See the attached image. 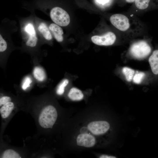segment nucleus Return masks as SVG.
<instances>
[{"label": "nucleus", "mask_w": 158, "mask_h": 158, "mask_svg": "<svg viewBox=\"0 0 158 158\" xmlns=\"http://www.w3.org/2000/svg\"><path fill=\"white\" fill-rule=\"evenodd\" d=\"M110 20L116 29L130 37L140 34L144 28L142 23L133 15L115 14L110 16Z\"/></svg>", "instance_id": "obj_1"}, {"label": "nucleus", "mask_w": 158, "mask_h": 158, "mask_svg": "<svg viewBox=\"0 0 158 158\" xmlns=\"http://www.w3.org/2000/svg\"><path fill=\"white\" fill-rule=\"evenodd\" d=\"M57 117L55 108L51 105L47 106L42 110L38 119L39 124L43 128H52Z\"/></svg>", "instance_id": "obj_2"}, {"label": "nucleus", "mask_w": 158, "mask_h": 158, "mask_svg": "<svg viewBox=\"0 0 158 158\" xmlns=\"http://www.w3.org/2000/svg\"><path fill=\"white\" fill-rule=\"evenodd\" d=\"M151 51V47L145 40H140L134 42L129 49L130 55L133 57L142 59L147 56Z\"/></svg>", "instance_id": "obj_3"}, {"label": "nucleus", "mask_w": 158, "mask_h": 158, "mask_svg": "<svg viewBox=\"0 0 158 158\" xmlns=\"http://www.w3.org/2000/svg\"><path fill=\"white\" fill-rule=\"evenodd\" d=\"M50 16L52 20L60 26H66L70 23L69 14L60 7H56L52 8L50 11Z\"/></svg>", "instance_id": "obj_4"}, {"label": "nucleus", "mask_w": 158, "mask_h": 158, "mask_svg": "<svg viewBox=\"0 0 158 158\" xmlns=\"http://www.w3.org/2000/svg\"><path fill=\"white\" fill-rule=\"evenodd\" d=\"M116 39L115 34L112 32H109L99 36L95 35L91 38L94 44L100 46H109L113 44Z\"/></svg>", "instance_id": "obj_5"}, {"label": "nucleus", "mask_w": 158, "mask_h": 158, "mask_svg": "<svg viewBox=\"0 0 158 158\" xmlns=\"http://www.w3.org/2000/svg\"><path fill=\"white\" fill-rule=\"evenodd\" d=\"M87 128L93 134L100 135L106 133L109 129L110 125L106 121H96L89 123L87 126Z\"/></svg>", "instance_id": "obj_6"}, {"label": "nucleus", "mask_w": 158, "mask_h": 158, "mask_svg": "<svg viewBox=\"0 0 158 158\" xmlns=\"http://www.w3.org/2000/svg\"><path fill=\"white\" fill-rule=\"evenodd\" d=\"M134 7L137 11H146L158 8V0H135Z\"/></svg>", "instance_id": "obj_7"}, {"label": "nucleus", "mask_w": 158, "mask_h": 158, "mask_svg": "<svg viewBox=\"0 0 158 158\" xmlns=\"http://www.w3.org/2000/svg\"><path fill=\"white\" fill-rule=\"evenodd\" d=\"M32 76L34 80L40 85L44 84L47 80L45 70L41 65H35L32 71Z\"/></svg>", "instance_id": "obj_8"}, {"label": "nucleus", "mask_w": 158, "mask_h": 158, "mask_svg": "<svg viewBox=\"0 0 158 158\" xmlns=\"http://www.w3.org/2000/svg\"><path fill=\"white\" fill-rule=\"evenodd\" d=\"M77 145L79 146L90 147L95 144L96 140L94 136L87 133L79 135L76 139Z\"/></svg>", "instance_id": "obj_9"}, {"label": "nucleus", "mask_w": 158, "mask_h": 158, "mask_svg": "<svg viewBox=\"0 0 158 158\" xmlns=\"http://www.w3.org/2000/svg\"><path fill=\"white\" fill-rule=\"evenodd\" d=\"M149 62L152 73L158 75V49L153 52L149 59Z\"/></svg>", "instance_id": "obj_10"}, {"label": "nucleus", "mask_w": 158, "mask_h": 158, "mask_svg": "<svg viewBox=\"0 0 158 158\" xmlns=\"http://www.w3.org/2000/svg\"><path fill=\"white\" fill-rule=\"evenodd\" d=\"M49 28L58 42H61L63 41V32L62 28L59 25L56 24L51 23L49 25Z\"/></svg>", "instance_id": "obj_11"}, {"label": "nucleus", "mask_w": 158, "mask_h": 158, "mask_svg": "<svg viewBox=\"0 0 158 158\" xmlns=\"http://www.w3.org/2000/svg\"><path fill=\"white\" fill-rule=\"evenodd\" d=\"M14 105L11 101L8 102L2 105L0 109V113L3 118L8 117L13 109Z\"/></svg>", "instance_id": "obj_12"}, {"label": "nucleus", "mask_w": 158, "mask_h": 158, "mask_svg": "<svg viewBox=\"0 0 158 158\" xmlns=\"http://www.w3.org/2000/svg\"><path fill=\"white\" fill-rule=\"evenodd\" d=\"M68 97L73 101H79L83 99L84 95L82 91L74 87L71 88L68 94Z\"/></svg>", "instance_id": "obj_13"}, {"label": "nucleus", "mask_w": 158, "mask_h": 158, "mask_svg": "<svg viewBox=\"0 0 158 158\" xmlns=\"http://www.w3.org/2000/svg\"><path fill=\"white\" fill-rule=\"evenodd\" d=\"M34 79L32 76L28 75L25 76L20 84L21 89L24 91H26L33 86Z\"/></svg>", "instance_id": "obj_14"}, {"label": "nucleus", "mask_w": 158, "mask_h": 158, "mask_svg": "<svg viewBox=\"0 0 158 158\" xmlns=\"http://www.w3.org/2000/svg\"><path fill=\"white\" fill-rule=\"evenodd\" d=\"M38 29L46 40H50L52 39V35L45 23H41L39 25Z\"/></svg>", "instance_id": "obj_15"}, {"label": "nucleus", "mask_w": 158, "mask_h": 158, "mask_svg": "<svg viewBox=\"0 0 158 158\" xmlns=\"http://www.w3.org/2000/svg\"><path fill=\"white\" fill-rule=\"evenodd\" d=\"M69 83V80L67 79L62 80L58 85L56 90V94L58 95H63L65 91V87Z\"/></svg>", "instance_id": "obj_16"}, {"label": "nucleus", "mask_w": 158, "mask_h": 158, "mask_svg": "<svg viewBox=\"0 0 158 158\" xmlns=\"http://www.w3.org/2000/svg\"><path fill=\"white\" fill-rule=\"evenodd\" d=\"M122 71L127 80L128 82H130L134 76L135 73L134 70L128 67H124L123 68Z\"/></svg>", "instance_id": "obj_17"}, {"label": "nucleus", "mask_w": 158, "mask_h": 158, "mask_svg": "<svg viewBox=\"0 0 158 158\" xmlns=\"http://www.w3.org/2000/svg\"><path fill=\"white\" fill-rule=\"evenodd\" d=\"M21 157L18 153L11 149L6 150L2 156V158H20Z\"/></svg>", "instance_id": "obj_18"}, {"label": "nucleus", "mask_w": 158, "mask_h": 158, "mask_svg": "<svg viewBox=\"0 0 158 158\" xmlns=\"http://www.w3.org/2000/svg\"><path fill=\"white\" fill-rule=\"evenodd\" d=\"M24 30L28 34L30 37L36 36V33L34 27L31 23H29L25 27Z\"/></svg>", "instance_id": "obj_19"}, {"label": "nucleus", "mask_w": 158, "mask_h": 158, "mask_svg": "<svg viewBox=\"0 0 158 158\" xmlns=\"http://www.w3.org/2000/svg\"><path fill=\"white\" fill-rule=\"evenodd\" d=\"M37 38L36 36L29 37L27 41L26 44V46L32 47H35L37 44Z\"/></svg>", "instance_id": "obj_20"}, {"label": "nucleus", "mask_w": 158, "mask_h": 158, "mask_svg": "<svg viewBox=\"0 0 158 158\" xmlns=\"http://www.w3.org/2000/svg\"><path fill=\"white\" fill-rule=\"evenodd\" d=\"M145 75V74L142 72H137L133 77V82L137 84L140 83Z\"/></svg>", "instance_id": "obj_21"}, {"label": "nucleus", "mask_w": 158, "mask_h": 158, "mask_svg": "<svg viewBox=\"0 0 158 158\" xmlns=\"http://www.w3.org/2000/svg\"><path fill=\"white\" fill-rule=\"evenodd\" d=\"M112 1V0H96L97 5L102 8H105L109 6Z\"/></svg>", "instance_id": "obj_22"}, {"label": "nucleus", "mask_w": 158, "mask_h": 158, "mask_svg": "<svg viewBox=\"0 0 158 158\" xmlns=\"http://www.w3.org/2000/svg\"><path fill=\"white\" fill-rule=\"evenodd\" d=\"M7 47V44L6 41L0 35V52L2 53L6 51Z\"/></svg>", "instance_id": "obj_23"}, {"label": "nucleus", "mask_w": 158, "mask_h": 158, "mask_svg": "<svg viewBox=\"0 0 158 158\" xmlns=\"http://www.w3.org/2000/svg\"><path fill=\"white\" fill-rule=\"evenodd\" d=\"M11 101V99L10 97L8 96H3L0 98V106H2Z\"/></svg>", "instance_id": "obj_24"}, {"label": "nucleus", "mask_w": 158, "mask_h": 158, "mask_svg": "<svg viewBox=\"0 0 158 158\" xmlns=\"http://www.w3.org/2000/svg\"><path fill=\"white\" fill-rule=\"evenodd\" d=\"M100 158H116L114 156H108L106 155H102L99 157Z\"/></svg>", "instance_id": "obj_25"}, {"label": "nucleus", "mask_w": 158, "mask_h": 158, "mask_svg": "<svg viewBox=\"0 0 158 158\" xmlns=\"http://www.w3.org/2000/svg\"><path fill=\"white\" fill-rule=\"evenodd\" d=\"M126 3H133L135 0H123Z\"/></svg>", "instance_id": "obj_26"}]
</instances>
